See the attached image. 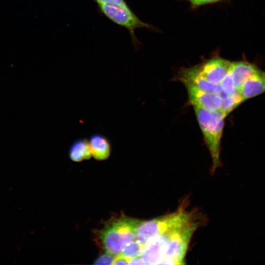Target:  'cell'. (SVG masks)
Listing matches in <instances>:
<instances>
[{
  "instance_id": "cell-4",
  "label": "cell",
  "mask_w": 265,
  "mask_h": 265,
  "mask_svg": "<svg viewBox=\"0 0 265 265\" xmlns=\"http://www.w3.org/2000/svg\"><path fill=\"white\" fill-rule=\"evenodd\" d=\"M197 213L186 211L182 204L172 213L150 220H139L135 231V239L144 246L151 238L186 223Z\"/></svg>"
},
{
  "instance_id": "cell-14",
  "label": "cell",
  "mask_w": 265,
  "mask_h": 265,
  "mask_svg": "<svg viewBox=\"0 0 265 265\" xmlns=\"http://www.w3.org/2000/svg\"><path fill=\"white\" fill-rule=\"evenodd\" d=\"M143 248L144 246L134 239L127 243L123 247L120 254L131 259L141 256Z\"/></svg>"
},
{
  "instance_id": "cell-1",
  "label": "cell",
  "mask_w": 265,
  "mask_h": 265,
  "mask_svg": "<svg viewBox=\"0 0 265 265\" xmlns=\"http://www.w3.org/2000/svg\"><path fill=\"white\" fill-rule=\"evenodd\" d=\"M198 214L186 223L172 228L152 238L164 257L159 264L183 265L189 243L193 233L200 226Z\"/></svg>"
},
{
  "instance_id": "cell-19",
  "label": "cell",
  "mask_w": 265,
  "mask_h": 265,
  "mask_svg": "<svg viewBox=\"0 0 265 265\" xmlns=\"http://www.w3.org/2000/svg\"><path fill=\"white\" fill-rule=\"evenodd\" d=\"M130 265H146L141 256L130 259L129 264Z\"/></svg>"
},
{
  "instance_id": "cell-13",
  "label": "cell",
  "mask_w": 265,
  "mask_h": 265,
  "mask_svg": "<svg viewBox=\"0 0 265 265\" xmlns=\"http://www.w3.org/2000/svg\"><path fill=\"white\" fill-rule=\"evenodd\" d=\"M220 95L222 99L220 110L226 116L243 102L238 91L231 95H227L222 92Z\"/></svg>"
},
{
  "instance_id": "cell-7",
  "label": "cell",
  "mask_w": 265,
  "mask_h": 265,
  "mask_svg": "<svg viewBox=\"0 0 265 265\" xmlns=\"http://www.w3.org/2000/svg\"><path fill=\"white\" fill-rule=\"evenodd\" d=\"M180 78L184 84L191 85L206 92L220 94L222 92L220 84L207 80L202 75L199 66L184 69Z\"/></svg>"
},
{
  "instance_id": "cell-20",
  "label": "cell",
  "mask_w": 265,
  "mask_h": 265,
  "mask_svg": "<svg viewBox=\"0 0 265 265\" xmlns=\"http://www.w3.org/2000/svg\"><path fill=\"white\" fill-rule=\"evenodd\" d=\"M194 5H201L211 2H212L217 0H187Z\"/></svg>"
},
{
  "instance_id": "cell-11",
  "label": "cell",
  "mask_w": 265,
  "mask_h": 265,
  "mask_svg": "<svg viewBox=\"0 0 265 265\" xmlns=\"http://www.w3.org/2000/svg\"><path fill=\"white\" fill-rule=\"evenodd\" d=\"M91 156L98 160L107 159L111 152L110 143L108 139L102 134L95 133L89 141Z\"/></svg>"
},
{
  "instance_id": "cell-21",
  "label": "cell",
  "mask_w": 265,
  "mask_h": 265,
  "mask_svg": "<svg viewBox=\"0 0 265 265\" xmlns=\"http://www.w3.org/2000/svg\"></svg>"
},
{
  "instance_id": "cell-12",
  "label": "cell",
  "mask_w": 265,
  "mask_h": 265,
  "mask_svg": "<svg viewBox=\"0 0 265 265\" xmlns=\"http://www.w3.org/2000/svg\"><path fill=\"white\" fill-rule=\"evenodd\" d=\"M91 156L89 141L86 139H79L71 145L69 150V157L75 162L88 159Z\"/></svg>"
},
{
  "instance_id": "cell-15",
  "label": "cell",
  "mask_w": 265,
  "mask_h": 265,
  "mask_svg": "<svg viewBox=\"0 0 265 265\" xmlns=\"http://www.w3.org/2000/svg\"><path fill=\"white\" fill-rule=\"evenodd\" d=\"M220 84L222 92L227 95H231L238 91L235 86L230 69L223 78Z\"/></svg>"
},
{
  "instance_id": "cell-10",
  "label": "cell",
  "mask_w": 265,
  "mask_h": 265,
  "mask_svg": "<svg viewBox=\"0 0 265 265\" xmlns=\"http://www.w3.org/2000/svg\"><path fill=\"white\" fill-rule=\"evenodd\" d=\"M230 70L235 86L238 91L246 81L260 70L252 64L238 61L232 62Z\"/></svg>"
},
{
  "instance_id": "cell-8",
  "label": "cell",
  "mask_w": 265,
  "mask_h": 265,
  "mask_svg": "<svg viewBox=\"0 0 265 265\" xmlns=\"http://www.w3.org/2000/svg\"><path fill=\"white\" fill-rule=\"evenodd\" d=\"M232 62L221 58H214L199 66L202 75L210 81L220 84L230 70Z\"/></svg>"
},
{
  "instance_id": "cell-3",
  "label": "cell",
  "mask_w": 265,
  "mask_h": 265,
  "mask_svg": "<svg viewBox=\"0 0 265 265\" xmlns=\"http://www.w3.org/2000/svg\"><path fill=\"white\" fill-rule=\"evenodd\" d=\"M139 221L124 215L107 221L100 233V238L106 251L116 256L127 243L136 239L135 231Z\"/></svg>"
},
{
  "instance_id": "cell-6",
  "label": "cell",
  "mask_w": 265,
  "mask_h": 265,
  "mask_svg": "<svg viewBox=\"0 0 265 265\" xmlns=\"http://www.w3.org/2000/svg\"><path fill=\"white\" fill-rule=\"evenodd\" d=\"M185 85L189 101L193 106L210 111L220 110L222 99L220 94L206 92L189 84Z\"/></svg>"
},
{
  "instance_id": "cell-9",
  "label": "cell",
  "mask_w": 265,
  "mask_h": 265,
  "mask_svg": "<svg viewBox=\"0 0 265 265\" xmlns=\"http://www.w3.org/2000/svg\"><path fill=\"white\" fill-rule=\"evenodd\" d=\"M243 101L265 92V73L260 70L251 76L238 91Z\"/></svg>"
},
{
  "instance_id": "cell-18",
  "label": "cell",
  "mask_w": 265,
  "mask_h": 265,
  "mask_svg": "<svg viewBox=\"0 0 265 265\" xmlns=\"http://www.w3.org/2000/svg\"><path fill=\"white\" fill-rule=\"evenodd\" d=\"M130 259L125 257L120 254L115 256L112 265L129 264Z\"/></svg>"
},
{
  "instance_id": "cell-16",
  "label": "cell",
  "mask_w": 265,
  "mask_h": 265,
  "mask_svg": "<svg viewBox=\"0 0 265 265\" xmlns=\"http://www.w3.org/2000/svg\"><path fill=\"white\" fill-rule=\"evenodd\" d=\"M115 256L108 252L100 256L95 261V265H112Z\"/></svg>"
},
{
  "instance_id": "cell-2",
  "label": "cell",
  "mask_w": 265,
  "mask_h": 265,
  "mask_svg": "<svg viewBox=\"0 0 265 265\" xmlns=\"http://www.w3.org/2000/svg\"><path fill=\"white\" fill-rule=\"evenodd\" d=\"M204 140L212 159V171L220 165V142L224 118L226 115L220 110L210 111L193 106Z\"/></svg>"
},
{
  "instance_id": "cell-17",
  "label": "cell",
  "mask_w": 265,
  "mask_h": 265,
  "mask_svg": "<svg viewBox=\"0 0 265 265\" xmlns=\"http://www.w3.org/2000/svg\"><path fill=\"white\" fill-rule=\"evenodd\" d=\"M97 4H107L114 5L129 6L125 0H94Z\"/></svg>"
},
{
  "instance_id": "cell-5",
  "label": "cell",
  "mask_w": 265,
  "mask_h": 265,
  "mask_svg": "<svg viewBox=\"0 0 265 265\" xmlns=\"http://www.w3.org/2000/svg\"><path fill=\"white\" fill-rule=\"evenodd\" d=\"M98 9L104 16L116 24L126 28L134 42H137L134 31L136 28L150 27V26L141 21L129 6L97 4Z\"/></svg>"
}]
</instances>
